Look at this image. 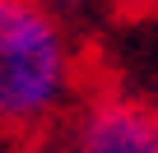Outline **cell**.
Here are the masks:
<instances>
[{
  "mask_svg": "<svg viewBox=\"0 0 158 153\" xmlns=\"http://www.w3.org/2000/svg\"><path fill=\"white\" fill-rule=\"evenodd\" d=\"M89 88V51L74 23L37 0H0V125L19 144L51 139Z\"/></svg>",
  "mask_w": 158,
  "mask_h": 153,
  "instance_id": "1",
  "label": "cell"
},
{
  "mask_svg": "<svg viewBox=\"0 0 158 153\" xmlns=\"http://www.w3.org/2000/svg\"><path fill=\"white\" fill-rule=\"evenodd\" d=\"M65 153H158V111L116 88H89L56 135Z\"/></svg>",
  "mask_w": 158,
  "mask_h": 153,
  "instance_id": "2",
  "label": "cell"
},
{
  "mask_svg": "<svg viewBox=\"0 0 158 153\" xmlns=\"http://www.w3.org/2000/svg\"><path fill=\"white\" fill-rule=\"evenodd\" d=\"M37 5H47L51 14H60V19H84V14H93V10H102L107 0H37Z\"/></svg>",
  "mask_w": 158,
  "mask_h": 153,
  "instance_id": "3",
  "label": "cell"
},
{
  "mask_svg": "<svg viewBox=\"0 0 158 153\" xmlns=\"http://www.w3.org/2000/svg\"><path fill=\"white\" fill-rule=\"evenodd\" d=\"M14 153H65V144L51 135V139H23V144H14Z\"/></svg>",
  "mask_w": 158,
  "mask_h": 153,
  "instance_id": "4",
  "label": "cell"
},
{
  "mask_svg": "<svg viewBox=\"0 0 158 153\" xmlns=\"http://www.w3.org/2000/svg\"><path fill=\"white\" fill-rule=\"evenodd\" d=\"M14 144H19V139H14L5 125H0V153H14Z\"/></svg>",
  "mask_w": 158,
  "mask_h": 153,
  "instance_id": "5",
  "label": "cell"
}]
</instances>
